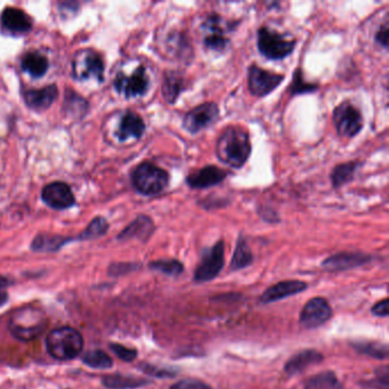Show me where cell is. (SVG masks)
I'll use <instances>...</instances> for the list:
<instances>
[{
    "mask_svg": "<svg viewBox=\"0 0 389 389\" xmlns=\"http://www.w3.org/2000/svg\"><path fill=\"white\" fill-rule=\"evenodd\" d=\"M372 314L376 317H387L389 315V300L388 298L383 299L377 304H374L371 310Z\"/></svg>",
    "mask_w": 389,
    "mask_h": 389,
    "instance_id": "obj_39",
    "label": "cell"
},
{
    "mask_svg": "<svg viewBox=\"0 0 389 389\" xmlns=\"http://www.w3.org/2000/svg\"><path fill=\"white\" fill-rule=\"evenodd\" d=\"M118 266L121 267V269L110 267V273L113 275L126 274L128 272L135 271L136 267H137L136 264H118Z\"/></svg>",
    "mask_w": 389,
    "mask_h": 389,
    "instance_id": "obj_42",
    "label": "cell"
},
{
    "mask_svg": "<svg viewBox=\"0 0 389 389\" xmlns=\"http://www.w3.org/2000/svg\"><path fill=\"white\" fill-rule=\"evenodd\" d=\"M253 260H254V256L251 253L250 247L248 245L247 240L245 236H240L236 242V250L233 254L229 267L232 271L247 269L253 264Z\"/></svg>",
    "mask_w": 389,
    "mask_h": 389,
    "instance_id": "obj_25",
    "label": "cell"
},
{
    "mask_svg": "<svg viewBox=\"0 0 389 389\" xmlns=\"http://www.w3.org/2000/svg\"><path fill=\"white\" fill-rule=\"evenodd\" d=\"M11 286V281L0 275V306H3L8 300V293H7V287Z\"/></svg>",
    "mask_w": 389,
    "mask_h": 389,
    "instance_id": "obj_41",
    "label": "cell"
},
{
    "mask_svg": "<svg viewBox=\"0 0 389 389\" xmlns=\"http://www.w3.org/2000/svg\"><path fill=\"white\" fill-rule=\"evenodd\" d=\"M307 290V283L304 281L286 280L273 284L262 293L260 300L262 304H272L280 302L282 299L293 297Z\"/></svg>",
    "mask_w": 389,
    "mask_h": 389,
    "instance_id": "obj_15",
    "label": "cell"
},
{
    "mask_svg": "<svg viewBox=\"0 0 389 389\" xmlns=\"http://www.w3.org/2000/svg\"><path fill=\"white\" fill-rule=\"evenodd\" d=\"M219 117V109L214 102H207L187 112L183 120V127L191 134H196L212 126Z\"/></svg>",
    "mask_w": 389,
    "mask_h": 389,
    "instance_id": "obj_10",
    "label": "cell"
},
{
    "mask_svg": "<svg viewBox=\"0 0 389 389\" xmlns=\"http://www.w3.org/2000/svg\"><path fill=\"white\" fill-rule=\"evenodd\" d=\"M22 69L32 77H43L49 70V60L37 51H30L25 54L22 60Z\"/></svg>",
    "mask_w": 389,
    "mask_h": 389,
    "instance_id": "obj_26",
    "label": "cell"
},
{
    "mask_svg": "<svg viewBox=\"0 0 389 389\" xmlns=\"http://www.w3.org/2000/svg\"><path fill=\"white\" fill-rule=\"evenodd\" d=\"M115 86L119 93L127 98L142 96L150 87V79L144 65H139L130 76L119 73L115 80Z\"/></svg>",
    "mask_w": 389,
    "mask_h": 389,
    "instance_id": "obj_12",
    "label": "cell"
},
{
    "mask_svg": "<svg viewBox=\"0 0 389 389\" xmlns=\"http://www.w3.org/2000/svg\"><path fill=\"white\" fill-rule=\"evenodd\" d=\"M58 87L55 85L47 86L42 89L27 91L25 94V100L27 106L34 110H46L53 104L58 97Z\"/></svg>",
    "mask_w": 389,
    "mask_h": 389,
    "instance_id": "obj_21",
    "label": "cell"
},
{
    "mask_svg": "<svg viewBox=\"0 0 389 389\" xmlns=\"http://www.w3.org/2000/svg\"><path fill=\"white\" fill-rule=\"evenodd\" d=\"M323 357L320 352L315 350H305L299 353L295 354L293 357L288 359L284 365V372L293 377L297 374H302L306 369L313 366L315 364L322 363Z\"/></svg>",
    "mask_w": 389,
    "mask_h": 389,
    "instance_id": "obj_18",
    "label": "cell"
},
{
    "mask_svg": "<svg viewBox=\"0 0 389 389\" xmlns=\"http://www.w3.org/2000/svg\"><path fill=\"white\" fill-rule=\"evenodd\" d=\"M283 75L269 72L256 64H251L248 70L249 91L257 97H264L276 89L283 82Z\"/></svg>",
    "mask_w": 389,
    "mask_h": 389,
    "instance_id": "obj_8",
    "label": "cell"
},
{
    "mask_svg": "<svg viewBox=\"0 0 389 389\" xmlns=\"http://www.w3.org/2000/svg\"><path fill=\"white\" fill-rule=\"evenodd\" d=\"M110 350L125 362H133L134 359L137 357V350L124 346V345L113 343V344H110Z\"/></svg>",
    "mask_w": 389,
    "mask_h": 389,
    "instance_id": "obj_37",
    "label": "cell"
},
{
    "mask_svg": "<svg viewBox=\"0 0 389 389\" xmlns=\"http://www.w3.org/2000/svg\"><path fill=\"white\" fill-rule=\"evenodd\" d=\"M225 245L218 241L212 248L203 251V258L196 266L193 280L196 283H205L217 278L225 265Z\"/></svg>",
    "mask_w": 389,
    "mask_h": 389,
    "instance_id": "obj_6",
    "label": "cell"
},
{
    "mask_svg": "<svg viewBox=\"0 0 389 389\" xmlns=\"http://www.w3.org/2000/svg\"><path fill=\"white\" fill-rule=\"evenodd\" d=\"M359 166V162H353V161L352 162L340 163L338 166H336L332 170L331 175H330L333 187L338 189V187L348 184L355 176L356 170H357Z\"/></svg>",
    "mask_w": 389,
    "mask_h": 389,
    "instance_id": "obj_29",
    "label": "cell"
},
{
    "mask_svg": "<svg viewBox=\"0 0 389 389\" xmlns=\"http://www.w3.org/2000/svg\"><path fill=\"white\" fill-rule=\"evenodd\" d=\"M47 315L40 307L23 306L11 314L8 330L18 340L32 341L47 329Z\"/></svg>",
    "mask_w": 389,
    "mask_h": 389,
    "instance_id": "obj_2",
    "label": "cell"
},
{
    "mask_svg": "<svg viewBox=\"0 0 389 389\" xmlns=\"http://www.w3.org/2000/svg\"><path fill=\"white\" fill-rule=\"evenodd\" d=\"M201 29L205 32L203 45L205 49L217 53H222L229 49V39L227 36V27L218 14L214 13L207 16L201 25Z\"/></svg>",
    "mask_w": 389,
    "mask_h": 389,
    "instance_id": "obj_9",
    "label": "cell"
},
{
    "mask_svg": "<svg viewBox=\"0 0 389 389\" xmlns=\"http://www.w3.org/2000/svg\"><path fill=\"white\" fill-rule=\"evenodd\" d=\"M371 260L370 255L363 253H339L323 260L322 267L329 272L348 271L366 265Z\"/></svg>",
    "mask_w": 389,
    "mask_h": 389,
    "instance_id": "obj_14",
    "label": "cell"
},
{
    "mask_svg": "<svg viewBox=\"0 0 389 389\" xmlns=\"http://www.w3.org/2000/svg\"><path fill=\"white\" fill-rule=\"evenodd\" d=\"M102 383L108 389H137L150 385L151 381L143 378L125 374H106L102 378Z\"/></svg>",
    "mask_w": 389,
    "mask_h": 389,
    "instance_id": "obj_24",
    "label": "cell"
},
{
    "mask_svg": "<svg viewBox=\"0 0 389 389\" xmlns=\"http://www.w3.org/2000/svg\"><path fill=\"white\" fill-rule=\"evenodd\" d=\"M374 381H369V386L374 389L389 388V368L388 365H383L376 370Z\"/></svg>",
    "mask_w": 389,
    "mask_h": 389,
    "instance_id": "obj_36",
    "label": "cell"
},
{
    "mask_svg": "<svg viewBox=\"0 0 389 389\" xmlns=\"http://www.w3.org/2000/svg\"><path fill=\"white\" fill-rule=\"evenodd\" d=\"M145 132V122L142 117L135 112H127L121 119L119 125L118 137L120 141L129 139H139Z\"/></svg>",
    "mask_w": 389,
    "mask_h": 389,
    "instance_id": "obj_20",
    "label": "cell"
},
{
    "mask_svg": "<svg viewBox=\"0 0 389 389\" xmlns=\"http://www.w3.org/2000/svg\"><path fill=\"white\" fill-rule=\"evenodd\" d=\"M332 317L329 302L323 297H315L308 300L300 312V324L307 329H317L324 326Z\"/></svg>",
    "mask_w": 389,
    "mask_h": 389,
    "instance_id": "obj_11",
    "label": "cell"
},
{
    "mask_svg": "<svg viewBox=\"0 0 389 389\" xmlns=\"http://www.w3.org/2000/svg\"><path fill=\"white\" fill-rule=\"evenodd\" d=\"M139 368L144 374H148L150 377L153 378H174L177 376L178 370L176 369L170 368H161V366H157V365L148 364V363H142L139 365Z\"/></svg>",
    "mask_w": 389,
    "mask_h": 389,
    "instance_id": "obj_34",
    "label": "cell"
},
{
    "mask_svg": "<svg viewBox=\"0 0 389 389\" xmlns=\"http://www.w3.org/2000/svg\"><path fill=\"white\" fill-rule=\"evenodd\" d=\"M73 75L80 80H87L93 77L97 82H102L104 63L100 55L94 51L78 55V58L73 63Z\"/></svg>",
    "mask_w": 389,
    "mask_h": 389,
    "instance_id": "obj_13",
    "label": "cell"
},
{
    "mask_svg": "<svg viewBox=\"0 0 389 389\" xmlns=\"http://www.w3.org/2000/svg\"><path fill=\"white\" fill-rule=\"evenodd\" d=\"M170 389H212V387L199 379H183L172 385Z\"/></svg>",
    "mask_w": 389,
    "mask_h": 389,
    "instance_id": "obj_38",
    "label": "cell"
},
{
    "mask_svg": "<svg viewBox=\"0 0 389 389\" xmlns=\"http://www.w3.org/2000/svg\"><path fill=\"white\" fill-rule=\"evenodd\" d=\"M150 269L160 272L162 274L168 275V276L177 278L179 275L183 274L184 265L177 260H159L152 262L150 264Z\"/></svg>",
    "mask_w": 389,
    "mask_h": 389,
    "instance_id": "obj_30",
    "label": "cell"
},
{
    "mask_svg": "<svg viewBox=\"0 0 389 389\" xmlns=\"http://www.w3.org/2000/svg\"><path fill=\"white\" fill-rule=\"evenodd\" d=\"M350 345L357 353L362 355L377 359H388L389 350L386 344H381L377 341H357Z\"/></svg>",
    "mask_w": 389,
    "mask_h": 389,
    "instance_id": "obj_28",
    "label": "cell"
},
{
    "mask_svg": "<svg viewBox=\"0 0 389 389\" xmlns=\"http://www.w3.org/2000/svg\"><path fill=\"white\" fill-rule=\"evenodd\" d=\"M304 389H345L335 372L324 371L315 374L305 383Z\"/></svg>",
    "mask_w": 389,
    "mask_h": 389,
    "instance_id": "obj_27",
    "label": "cell"
},
{
    "mask_svg": "<svg viewBox=\"0 0 389 389\" xmlns=\"http://www.w3.org/2000/svg\"><path fill=\"white\" fill-rule=\"evenodd\" d=\"M82 362L93 369H110L113 366V361L103 350H91L82 356Z\"/></svg>",
    "mask_w": 389,
    "mask_h": 389,
    "instance_id": "obj_31",
    "label": "cell"
},
{
    "mask_svg": "<svg viewBox=\"0 0 389 389\" xmlns=\"http://www.w3.org/2000/svg\"><path fill=\"white\" fill-rule=\"evenodd\" d=\"M376 42H377L381 47L387 49L388 47V25H383L376 34Z\"/></svg>",
    "mask_w": 389,
    "mask_h": 389,
    "instance_id": "obj_40",
    "label": "cell"
},
{
    "mask_svg": "<svg viewBox=\"0 0 389 389\" xmlns=\"http://www.w3.org/2000/svg\"><path fill=\"white\" fill-rule=\"evenodd\" d=\"M317 88H319V86L317 84H312V82L305 80L302 70L298 68L295 71L293 82H291L288 91H289L291 96H296V95H302V94L314 93V91H317Z\"/></svg>",
    "mask_w": 389,
    "mask_h": 389,
    "instance_id": "obj_33",
    "label": "cell"
},
{
    "mask_svg": "<svg viewBox=\"0 0 389 389\" xmlns=\"http://www.w3.org/2000/svg\"><path fill=\"white\" fill-rule=\"evenodd\" d=\"M186 89L185 80L181 73L177 71H168L165 75L162 84L163 98L167 103L174 104L177 101L178 97L183 91Z\"/></svg>",
    "mask_w": 389,
    "mask_h": 389,
    "instance_id": "obj_23",
    "label": "cell"
},
{
    "mask_svg": "<svg viewBox=\"0 0 389 389\" xmlns=\"http://www.w3.org/2000/svg\"><path fill=\"white\" fill-rule=\"evenodd\" d=\"M332 118L336 130L341 137L352 139L362 130V113L348 101L340 103L336 108Z\"/></svg>",
    "mask_w": 389,
    "mask_h": 389,
    "instance_id": "obj_7",
    "label": "cell"
},
{
    "mask_svg": "<svg viewBox=\"0 0 389 389\" xmlns=\"http://www.w3.org/2000/svg\"><path fill=\"white\" fill-rule=\"evenodd\" d=\"M46 347L53 359L70 361L82 353L84 339L78 330L62 326L49 332L46 338Z\"/></svg>",
    "mask_w": 389,
    "mask_h": 389,
    "instance_id": "obj_3",
    "label": "cell"
},
{
    "mask_svg": "<svg viewBox=\"0 0 389 389\" xmlns=\"http://www.w3.org/2000/svg\"><path fill=\"white\" fill-rule=\"evenodd\" d=\"M227 177V172L219 167L205 166L198 172L187 176L186 184L191 189L203 190L222 183Z\"/></svg>",
    "mask_w": 389,
    "mask_h": 389,
    "instance_id": "obj_17",
    "label": "cell"
},
{
    "mask_svg": "<svg viewBox=\"0 0 389 389\" xmlns=\"http://www.w3.org/2000/svg\"><path fill=\"white\" fill-rule=\"evenodd\" d=\"M132 181L139 193L157 196L166 190L170 184V175L166 170L153 163L143 162L134 170Z\"/></svg>",
    "mask_w": 389,
    "mask_h": 389,
    "instance_id": "obj_4",
    "label": "cell"
},
{
    "mask_svg": "<svg viewBox=\"0 0 389 389\" xmlns=\"http://www.w3.org/2000/svg\"><path fill=\"white\" fill-rule=\"evenodd\" d=\"M250 136L242 127H227L216 143L218 159L227 166L241 168L251 154Z\"/></svg>",
    "mask_w": 389,
    "mask_h": 389,
    "instance_id": "obj_1",
    "label": "cell"
},
{
    "mask_svg": "<svg viewBox=\"0 0 389 389\" xmlns=\"http://www.w3.org/2000/svg\"><path fill=\"white\" fill-rule=\"evenodd\" d=\"M1 23L4 27L13 34H25L31 30L32 21L22 9L16 7H7L1 14Z\"/></svg>",
    "mask_w": 389,
    "mask_h": 389,
    "instance_id": "obj_19",
    "label": "cell"
},
{
    "mask_svg": "<svg viewBox=\"0 0 389 389\" xmlns=\"http://www.w3.org/2000/svg\"><path fill=\"white\" fill-rule=\"evenodd\" d=\"M43 200L54 209H67L75 205V196L69 185L62 181H54L43 190Z\"/></svg>",
    "mask_w": 389,
    "mask_h": 389,
    "instance_id": "obj_16",
    "label": "cell"
},
{
    "mask_svg": "<svg viewBox=\"0 0 389 389\" xmlns=\"http://www.w3.org/2000/svg\"><path fill=\"white\" fill-rule=\"evenodd\" d=\"M108 227H109V225H108L104 218H96L89 224V227L85 229V232L82 233V238L87 240V238H98V236L106 234Z\"/></svg>",
    "mask_w": 389,
    "mask_h": 389,
    "instance_id": "obj_35",
    "label": "cell"
},
{
    "mask_svg": "<svg viewBox=\"0 0 389 389\" xmlns=\"http://www.w3.org/2000/svg\"><path fill=\"white\" fill-rule=\"evenodd\" d=\"M68 241H70L69 238L60 236H38L32 242V249L36 251L58 250Z\"/></svg>",
    "mask_w": 389,
    "mask_h": 389,
    "instance_id": "obj_32",
    "label": "cell"
},
{
    "mask_svg": "<svg viewBox=\"0 0 389 389\" xmlns=\"http://www.w3.org/2000/svg\"><path fill=\"white\" fill-rule=\"evenodd\" d=\"M153 220L148 216H139L133 223L130 224L127 229H124L118 236L119 240H128V238H139L142 241H146L153 234Z\"/></svg>",
    "mask_w": 389,
    "mask_h": 389,
    "instance_id": "obj_22",
    "label": "cell"
},
{
    "mask_svg": "<svg viewBox=\"0 0 389 389\" xmlns=\"http://www.w3.org/2000/svg\"><path fill=\"white\" fill-rule=\"evenodd\" d=\"M296 46V40L287 39L278 31L262 27L257 32V47L262 56L269 60H283L291 55Z\"/></svg>",
    "mask_w": 389,
    "mask_h": 389,
    "instance_id": "obj_5",
    "label": "cell"
}]
</instances>
